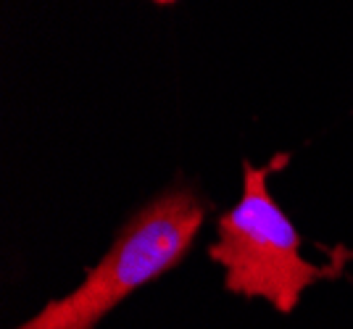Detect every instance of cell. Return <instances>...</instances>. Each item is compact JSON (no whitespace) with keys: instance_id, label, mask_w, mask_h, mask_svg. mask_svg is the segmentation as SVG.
I'll return each instance as SVG.
<instances>
[{"instance_id":"3","label":"cell","mask_w":353,"mask_h":329,"mask_svg":"<svg viewBox=\"0 0 353 329\" xmlns=\"http://www.w3.org/2000/svg\"><path fill=\"white\" fill-rule=\"evenodd\" d=\"M153 3H159V6H169V3H174V0H153Z\"/></svg>"},{"instance_id":"2","label":"cell","mask_w":353,"mask_h":329,"mask_svg":"<svg viewBox=\"0 0 353 329\" xmlns=\"http://www.w3.org/2000/svg\"><path fill=\"white\" fill-rule=\"evenodd\" d=\"M208 211L211 200L195 184H169L119 226L111 248L69 295L45 303L14 329H95L134 290L188 258Z\"/></svg>"},{"instance_id":"1","label":"cell","mask_w":353,"mask_h":329,"mask_svg":"<svg viewBox=\"0 0 353 329\" xmlns=\"http://www.w3.org/2000/svg\"><path fill=\"white\" fill-rule=\"evenodd\" d=\"M293 153H274L264 166L243 161V195L216 222L208 258L224 269V290L245 300H266L290 316L311 284L353 279V248H324L327 261L314 264L301 253V235L269 190L272 174L290 164Z\"/></svg>"}]
</instances>
